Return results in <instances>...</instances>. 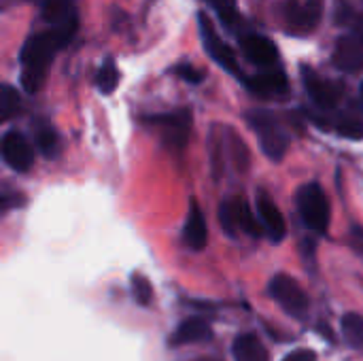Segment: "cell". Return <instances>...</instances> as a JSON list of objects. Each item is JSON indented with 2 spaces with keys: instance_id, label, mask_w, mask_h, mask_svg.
<instances>
[{
  "instance_id": "8992f818",
  "label": "cell",
  "mask_w": 363,
  "mask_h": 361,
  "mask_svg": "<svg viewBox=\"0 0 363 361\" xmlns=\"http://www.w3.org/2000/svg\"><path fill=\"white\" fill-rule=\"evenodd\" d=\"M198 26H200V36H202V45L206 49V53L213 57V62H217L223 70H228L230 74L238 77L240 81H245V74L238 66V60L232 51V47L217 34L211 17L206 13L198 15Z\"/></svg>"
},
{
  "instance_id": "8fae6325",
  "label": "cell",
  "mask_w": 363,
  "mask_h": 361,
  "mask_svg": "<svg viewBox=\"0 0 363 361\" xmlns=\"http://www.w3.org/2000/svg\"><path fill=\"white\" fill-rule=\"evenodd\" d=\"M255 204H257V217H259L262 230L268 234V238L272 243H281L287 234V223H285V217L279 211L277 202L272 200V196L266 189H259L255 196Z\"/></svg>"
},
{
  "instance_id": "d6986e66",
  "label": "cell",
  "mask_w": 363,
  "mask_h": 361,
  "mask_svg": "<svg viewBox=\"0 0 363 361\" xmlns=\"http://www.w3.org/2000/svg\"><path fill=\"white\" fill-rule=\"evenodd\" d=\"M236 200V219H238V232H245L253 238L262 236V226L255 219L249 202L245 198H234Z\"/></svg>"
},
{
  "instance_id": "2e32d148",
  "label": "cell",
  "mask_w": 363,
  "mask_h": 361,
  "mask_svg": "<svg viewBox=\"0 0 363 361\" xmlns=\"http://www.w3.org/2000/svg\"><path fill=\"white\" fill-rule=\"evenodd\" d=\"M43 19L49 23V28L79 21L77 0H43Z\"/></svg>"
},
{
  "instance_id": "277c9868",
  "label": "cell",
  "mask_w": 363,
  "mask_h": 361,
  "mask_svg": "<svg viewBox=\"0 0 363 361\" xmlns=\"http://www.w3.org/2000/svg\"><path fill=\"white\" fill-rule=\"evenodd\" d=\"M145 121L153 128L160 130L162 140L168 149L172 151H183L189 134H191V115L189 111L181 109V111H172V113H162V115H149L145 117Z\"/></svg>"
},
{
  "instance_id": "cb8c5ba5",
  "label": "cell",
  "mask_w": 363,
  "mask_h": 361,
  "mask_svg": "<svg viewBox=\"0 0 363 361\" xmlns=\"http://www.w3.org/2000/svg\"><path fill=\"white\" fill-rule=\"evenodd\" d=\"M208 6H213V11L217 13V17L221 19V23L225 28H236V23L240 21V13H238V2L236 0H204Z\"/></svg>"
},
{
  "instance_id": "f1b7e54d",
  "label": "cell",
  "mask_w": 363,
  "mask_h": 361,
  "mask_svg": "<svg viewBox=\"0 0 363 361\" xmlns=\"http://www.w3.org/2000/svg\"><path fill=\"white\" fill-rule=\"evenodd\" d=\"M349 240H351L353 249H355V251H357V253H359V255L363 257V230L362 228L353 226V228H351V238H349Z\"/></svg>"
},
{
  "instance_id": "5b68a950",
  "label": "cell",
  "mask_w": 363,
  "mask_h": 361,
  "mask_svg": "<svg viewBox=\"0 0 363 361\" xmlns=\"http://www.w3.org/2000/svg\"><path fill=\"white\" fill-rule=\"evenodd\" d=\"M268 294L287 315L298 317V319L306 317L311 300L306 291L302 289V285L289 274H274L268 285Z\"/></svg>"
},
{
  "instance_id": "7c38bea8",
  "label": "cell",
  "mask_w": 363,
  "mask_h": 361,
  "mask_svg": "<svg viewBox=\"0 0 363 361\" xmlns=\"http://www.w3.org/2000/svg\"><path fill=\"white\" fill-rule=\"evenodd\" d=\"M247 85V89L259 98H283L289 94V81L287 74L279 68H270L264 70L259 74L253 77H245L242 81Z\"/></svg>"
},
{
  "instance_id": "7402d4cb",
  "label": "cell",
  "mask_w": 363,
  "mask_h": 361,
  "mask_svg": "<svg viewBox=\"0 0 363 361\" xmlns=\"http://www.w3.org/2000/svg\"><path fill=\"white\" fill-rule=\"evenodd\" d=\"M334 130L351 140H362L363 138V117L351 115V113H340L334 119Z\"/></svg>"
},
{
  "instance_id": "52a82bcc",
  "label": "cell",
  "mask_w": 363,
  "mask_h": 361,
  "mask_svg": "<svg viewBox=\"0 0 363 361\" xmlns=\"http://www.w3.org/2000/svg\"><path fill=\"white\" fill-rule=\"evenodd\" d=\"M0 160L15 172H28L34 166L32 143L17 130L4 132L0 136Z\"/></svg>"
},
{
  "instance_id": "30bf717a",
  "label": "cell",
  "mask_w": 363,
  "mask_h": 361,
  "mask_svg": "<svg viewBox=\"0 0 363 361\" xmlns=\"http://www.w3.org/2000/svg\"><path fill=\"white\" fill-rule=\"evenodd\" d=\"M302 81H304V87H306L311 100L321 111H334L336 109V104L340 102V96H342V89L338 83L323 79L311 66H302Z\"/></svg>"
},
{
  "instance_id": "484cf974",
  "label": "cell",
  "mask_w": 363,
  "mask_h": 361,
  "mask_svg": "<svg viewBox=\"0 0 363 361\" xmlns=\"http://www.w3.org/2000/svg\"><path fill=\"white\" fill-rule=\"evenodd\" d=\"M219 221H221V228L228 236H236L238 234V219H236V200L230 198V200H223L221 202V209H219Z\"/></svg>"
},
{
  "instance_id": "4fadbf2b",
  "label": "cell",
  "mask_w": 363,
  "mask_h": 361,
  "mask_svg": "<svg viewBox=\"0 0 363 361\" xmlns=\"http://www.w3.org/2000/svg\"><path fill=\"white\" fill-rule=\"evenodd\" d=\"M240 47H242V53L247 55V60L251 64H255V66H262V68L270 70L279 62V49L268 36L247 34V36L240 38Z\"/></svg>"
},
{
  "instance_id": "7a4b0ae2",
  "label": "cell",
  "mask_w": 363,
  "mask_h": 361,
  "mask_svg": "<svg viewBox=\"0 0 363 361\" xmlns=\"http://www.w3.org/2000/svg\"><path fill=\"white\" fill-rule=\"evenodd\" d=\"M247 121H249L251 130L255 132L262 151L272 162H281L289 149V134L283 128V123L279 121V117L272 111L253 109L247 113Z\"/></svg>"
},
{
  "instance_id": "44dd1931",
  "label": "cell",
  "mask_w": 363,
  "mask_h": 361,
  "mask_svg": "<svg viewBox=\"0 0 363 361\" xmlns=\"http://www.w3.org/2000/svg\"><path fill=\"white\" fill-rule=\"evenodd\" d=\"M342 326V334L349 343V347H353L355 351L363 353V317L357 313H347L340 321Z\"/></svg>"
},
{
  "instance_id": "f546056e",
  "label": "cell",
  "mask_w": 363,
  "mask_h": 361,
  "mask_svg": "<svg viewBox=\"0 0 363 361\" xmlns=\"http://www.w3.org/2000/svg\"><path fill=\"white\" fill-rule=\"evenodd\" d=\"M189 361H221V360H215V357H196V360H189Z\"/></svg>"
},
{
  "instance_id": "3957f363",
  "label": "cell",
  "mask_w": 363,
  "mask_h": 361,
  "mask_svg": "<svg viewBox=\"0 0 363 361\" xmlns=\"http://www.w3.org/2000/svg\"><path fill=\"white\" fill-rule=\"evenodd\" d=\"M300 217L315 234H325L330 226V200L319 183H306L296 194Z\"/></svg>"
},
{
  "instance_id": "e0dca14e",
  "label": "cell",
  "mask_w": 363,
  "mask_h": 361,
  "mask_svg": "<svg viewBox=\"0 0 363 361\" xmlns=\"http://www.w3.org/2000/svg\"><path fill=\"white\" fill-rule=\"evenodd\" d=\"M234 361H270V353L255 334H240L232 343Z\"/></svg>"
},
{
  "instance_id": "83f0119b",
  "label": "cell",
  "mask_w": 363,
  "mask_h": 361,
  "mask_svg": "<svg viewBox=\"0 0 363 361\" xmlns=\"http://www.w3.org/2000/svg\"><path fill=\"white\" fill-rule=\"evenodd\" d=\"M283 361H317V355L311 349H298V351L289 353Z\"/></svg>"
},
{
  "instance_id": "9c48e42d",
  "label": "cell",
  "mask_w": 363,
  "mask_h": 361,
  "mask_svg": "<svg viewBox=\"0 0 363 361\" xmlns=\"http://www.w3.org/2000/svg\"><path fill=\"white\" fill-rule=\"evenodd\" d=\"M334 64L345 72L363 70V21L340 36L334 49Z\"/></svg>"
},
{
  "instance_id": "6da1fadb",
  "label": "cell",
  "mask_w": 363,
  "mask_h": 361,
  "mask_svg": "<svg viewBox=\"0 0 363 361\" xmlns=\"http://www.w3.org/2000/svg\"><path fill=\"white\" fill-rule=\"evenodd\" d=\"M77 28H79V21H72L60 28H49L45 32L32 34L23 43L19 62H21V85L28 94H36L43 87L53 57L64 47H68V43L77 34Z\"/></svg>"
},
{
  "instance_id": "4316f807",
  "label": "cell",
  "mask_w": 363,
  "mask_h": 361,
  "mask_svg": "<svg viewBox=\"0 0 363 361\" xmlns=\"http://www.w3.org/2000/svg\"><path fill=\"white\" fill-rule=\"evenodd\" d=\"M172 72H174L179 79H183V81H187V83H191V85H198V83L204 81V72H202L200 68L191 66V64H179V66L172 68Z\"/></svg>"
},
{
  "instance_id": "9a60e30c",
  "label": "cell",
  "mask_w": 363,
  "mask_h": 361,
  "mask_svg": "<svg viewBox=\"0 0 363 361\" xmlns=\"http://www.w3.org/2000/svg\"><path fill=\"white\" fill-rule=\"evenodd\" d=\"M183 238L185 245L194 251H202L208 243V226H206V217L200 209V204L196 200H189V211H187V219H185V228H183Z\"/></svg>"
},
{
  "instance_id": "ffe728a7",
  "label": "cell",
  "mask_w": 363,
  "mask_h": 361,
  "mask_svg": "<svg viewBox=\"0 0 363 361\" xmlns=\"http://www.w3.org/2000/svg\"><path fill=\"white\" fill-rule=\"evenodd\" d=\"M21 109V96L19 91L9 85V83H0V123L13 119Z\"/></svg>"
},
{
  "instance_id": "5bb4252c",
  "label": "cell",
  "mask_w": 363,
  "mask_h": 361,
  "mask_svg": "<svg viewBox=\"0 0 363 361\" xmlns=\"http://www.w3.org/2000/svg\"><path fill=\"white\" fill-rule=\"evenodd\" d=\"M211 338H213V330H211L208 321L202 317H189L177 326V330L172 332L168 343L172 349H177V347H187V345H198V343H204Z\"/></svg>"
},
{
  "instance_id": "ba28073f",
  "label": "cell",
  "mask_w": 363,
  "mask_h": 361,
  "mask_svg": "<svg viewBox=\"0 0 363 361\" xmlns=\"http://www.w3.org/2000/svg\"><path fill=\"white\" fill-rule=\"evenodd\" d=\"M323 15V0H289L285 4V19L289 32L308 34L313 32Z\"/></svg>"
},
{
  "instance_id": "4dcf8cb0",
  "label": "cell",
  "mask_w": 363,
  "mask_h": 361,
  "mask_svg": "<svg viewBox=\"0 0 363 361\" xmlns=\"http://www.w3.org/2000/svg\"><path fill=\"white\" fill-rule=\"evenodd\" d=\"M359 102H362V113H363V83L359 85Z\"/></svg>"
},
{
  "instance_id": "603a6c76",
  "label": "cell",
  "mask_w": 363,
  "mask_h": 361,
  "mask_svg": "<svg viewBox=\"0 0 363 361\" xmlns=\"http://www.w3.org/2000/svg\"><path fill=\"white\" fill-rule=\"evenodd\" d=\"M117 83H119V70H117V66H115V60L108 57V60L100 66V70H98V74H96V85H98V89H100L104 96H108V94H113V91L117 89Z\"/></svg>"
},
{
  "instance_id": "d4e9b609",
  "label": "cell",
  "mask_w": 363,
  "mask_h": 361,
  "mask_svg": "<svg viewBox=\"0 0 363 361\" xmlns=\"http://www.w3.org/2000/svg\"><path fill=\"white\" fill-rule=\"evenodd\" d=\"M130 289H132V298H134V302L138 306L145 309V306H149L153 302V285H151V281L145 274H140V272L132 274Z\"/></svg>"
},
{
  "instance_id": "ac0fdd59",
  "label": "cell",
  "mask_w": 363,
  "mask_h": 361,
  "mask_svg": "<svg viewBox=\"0 0 363 361\" xmlns=\"http://www.w3.org/2000/svg\"><path fill=\"white\" fill-rule=\"evenodd\" d=\"M34 143L38 147V151L47 157V160H55L62 151V143H60V134L55 132V128L47 121L36 123L34 128Z\"/></svg>"
}]
</instances>
